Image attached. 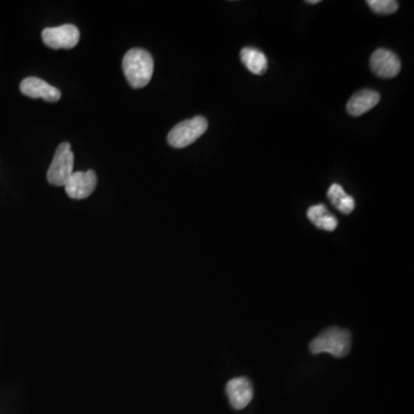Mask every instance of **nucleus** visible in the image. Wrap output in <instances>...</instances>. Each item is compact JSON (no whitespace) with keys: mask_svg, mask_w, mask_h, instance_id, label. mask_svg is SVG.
<instances>
[{"mask_svg":"<svg viewBox=\"0 0 414 414\" xmlns=\"http://www.w3.org/2000/svg\"><path fill=\"white\" fill-rule=\"evenodd\" d=\"M241 60L244 66L256 75H264L267 72V58L257 49L244 47L241 51Z\"/></svg>","mask_w":414,"mask_h":414,"instance_id":"12","label":"nucleus"},{"mask_svg":"<svg viewBox=\"0 0 414 414\" xmlns=\"http://www.w3.org/2000/svg\"><path fill=\"white\" fill-rule=\"evenodd\" d=\"M122 69L131 87L135 89L147 87L154 75V58L147 51L131 49L124 56Z\"/></svg>","mask_w":414,"mask_h":414,"instance_id":"1","label":"nucleus"},{"mask_svg":"<svg viewBox=\"0 0 414 414\" xmlns=\"http://www.w3.org/2000/svg\"><path fill=\"white\" fill-rule=\"evenodd\" d=\"M351 347V334L347 329L331 327L321 331L310 343V351L313 354H327L334 357H345Z\"/></svg>","mask_w":414,"mask_h":414,"instance_id":"2","label":"nucleus"},{"mask_svg":"<svg viewBox=\"0 0 414 414\" xmlns=\"http://www.w3.org/2000/svg\"><path fill=\"white\" fill-rule=\"evenodd\" d=\"M327 197L333 206L336 207L341 213L351 214L354 212L356 201L340 184H331L327 191Z\"/></svg>","mask_w":414,"mask_h":414,"instance_id":"13","label":"nucleus"},{"mask_svg":"<svg viewBox=\"0 0 414 414\" xmlns=\"http://www.w3.org/2000/svg\"><path fill=\"white\" fill-rule=\"evenodd\" d=\"M370 66L373 73L381 78H392L401 72V60L392 51L379 49L371 56Z\"/></svg>","mask_w":414,"mask_h":414,"instance_id":"7","label":"nucleus"},{"mask_svg":"<svg viewBox=\"0 0 414 414\" xmlns=\"http://www.w3.org/2000/svg\"><path fill=\"white\" fill-rule=\"evenodd\" d=\"M20 90L24 96L38 99L42 98L47 101H58L61 98V92L58 88L47 83L37 77H27L20 84Z\"/></svg>","mask_w":414,"mask_h":414,"instance_id":"8","label":"nucleus"},{"mask_svg":"<svg viewBox=\"0 0 414 414\" xmlns=\"http://www.w3.org/2000/svg\"><path fill=\"white\" fill-rule=\"evenodd\" d=\"M97 185V175L94 171L74 172L65 184V191L72 199H85Z\"/></svg>","mask_w":414,"mask_h":414,"instance_id":"6","label":"nucleus"},{"mask_svg":"<svg viewBox=\"0 0 414 414\" xmlns=\"http://www.w3.org/2000/svg\"><path fill=\"white\" fill-rule=\"evenodd\" d=\"M207 128L208 124L203 117H194L190 120L182 121L169 131L168 144L175 149L189 147L205 134Z\"/></svg>","mask_w":414,"mask_h":414,"instance_id":"3","label":"nucleus"},{"mask_svg":"<svg viewBox=\"0 0 414 414\" xmlns=\"http://www.w3.org/2000/svg\"><path fill=\"white\" fill-rule=\"evenodd\" d=\"M380 101V94L374 90H361L354 94L347 101V110L354 117H361L367 113Z\"/></svg>","mask_w":414,"mask_h":414,"instance_id":"10","label":"nucleus"},{"mask_svg":"<svg viewBox=\"0 0 414 414\" xmlns=\"http://www.w3.org/2000/svg\"><path fill=\"white\" fill-rule=\"evenodd\" d=\"M308 220L322 231H333L338 228V221L324 204L314 205L308 210Z\"/></svg>","mask_w":414,"mask_h":414,"instance_id":"11","label":"nucleus"},{"mask_svg":"<svg viewBox=\"0 0 414 414\" xmlns=\"http://www.w3.org/2000/svg\"><path fill=\"white\" fill-rule=\"evenodd\" d=\"M366 3L373 12L380 15L394 14L398 10V3L395 0H367Z\"/></svg>","mask_w":414,"mask_h":414,"instance_id":"14","label":"nucleus"},{"mask_svg":"<svg viewBox=\"0 0 414 414\" xmlns=\"http://www.w3.org/2000/svg\"><path fill=\"white\" fill-rule=\"evenodd\" d=\"M73 173L74 154L70 150V144L65 142L56 150L53 160L47 171V181L57 187H64Z\"/></svg>","mask_w":414,"mask_h":414,"instance_id":"4","label":"nucleus"},{"mask_svg":"<svg viewBox=\"0 0 414 414\" xmlns=\"http://www.w3.org/2000/svg\"><path fill=\"white\" fill-rule=\"evenodd\" d=\"M228 398L235 410H243L254 398V388L247 378L240 376L229 381L226 387Z\"/></svg>","mask_w":414,"mask_h":414,"instance_id":"9","label":"nucleus"},{"mask_svg":"<svg viewBox=\"0 0 414 414\" xmlns=\"http://www.w3.org/2000/svg\"><path fill=\"white\" fill-rule=\"evenodd\" d=\"M320 3V0H308V1H306V3H308V5H315V3Z\"/></svg>","mask_w":414,"mask_h":414,"instance_id":"15","label":"nucleus"},{"mask_svg":"<svg viewBox=\"0 0 414 414\" xmlns=\"http://www.w3.org/2000/svg\"><path fill=\"white\" fill-rule=\"evenodd\" d=\"M42 38L44 44L53 50H70L80 42V31L73 24L45 28L42 33Z\"/></svg>","mask_w":414,"mask_h":414,"instance_id":"5","label":"nucleus"}]
</instances>
